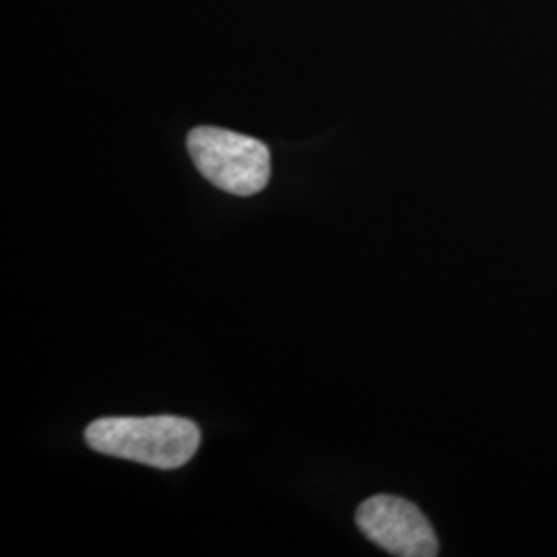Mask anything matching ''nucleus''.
I'll return each mask as SVG.
<instances>
[{
    "label": "nucleus",
    "mask_w": 557,
    "mask_h": 557,
    "mask_svg": "<svg viewBox=\"0 0 557 557\" xmlns=\"http://www.w3.org/2000/svg\"><path fill=\"white\" fill-rule=\"evenodd\" d=\"M186 145L200 174L230 195L252 197L269 184L271 153L262 140L199 126L188 133Z\"/></svg>",
    "instance_id": "f03ea898"
},
{
    "label": "nucleus",
    "mask_w": 557,
    "mask_h": 557,
    "mask_svg": "<svg viewBox=\"0 0 557 557\" xmlns=\"http://www.w3.org/2000/svg\"><path fill=\"white\" fill-rule=\"evenodd\" d=\"M91 450L156 469H180L197 455L200 432L195 421L174 416L101 418L87 425Z\"/></svg>",
    "instance_id": "f257e3e1"
},
{
    "label": "nucleus",
    "mask_w": 557,
    "mask_h": 557,
    "mask_svg": "<svg viewBox=\"0 0 557 557\" xmlns=\"http://www.w3.org/2000/svg\"><path fill=\"white\" fill-rule=\"evenodd\" d=\"M356 522L366 537L393 556H438V539L430 520L409 499L372 496L359 506Z\"/></svg>",
    "instance_id": "7ed1b4c3"
}]
</instances>
